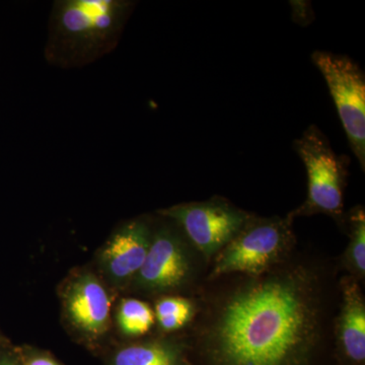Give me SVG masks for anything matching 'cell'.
I'll return each instance as SVG.
<instances>
[{"label":"cell","instance_id":"obj_1","mask_svg":"<svg viewBox=\"0 0 365 365\" xmlns=\"http://www.w3.org/2000/svg\"><path fill=\"white\" fill-rule=\"evenodd\" d=\"M337 259L299 250L257 276L205 281L194 323L213 365H297L333 339Z\"/></svg>","mask_w":365,"mask_h":365},{"label":"cell","instance_id":"obj_2","mask_svg":"<svg viewBox=\"0 0 365 365\" xmlns=\"http://www.w3.org/2000/svg\"><path fill=\"white\" fill-rule=\"evenodd\" d=\"M135 2L57 0L48 25L44 58L60 69L81 68L116 49Z\"/></svg>","mask_w":365,"mask_h":365},{"label":"cell","instance_id":"obj_3","mask_svg":"<svg viewBox=\"0 0 365 365\" xmlns=\"http://www.w3.org/2000/svg\"><path fill=\"white\" fill-rule=\"evenodd\" d=\"M294 218L252 215L211 261L206 281L232 274L257 276L288 260L297 249Z\"/></svg>","mask_w":365,"mask_h":365},{"label":"cell","instance_id":"obj_4","mask_svg":"<svg viewBox=\"0 0 365 365\" xmlns=\"http://www.w3.org/2000/svg\"><path fill=\"white\" fill-rule=\"evenodd\" d=\"M295 153L306 167V201L289 213L292 217L325 215L338 225L344 217V191L348 176V158L338 155L330 141L316 125H311L294 140Z\"/></svg>","mask_w":365,"mask_h":365},{"label":"cell","instance_id":"obj_5","mask_svg":"<svg viewBox=\"0 0 365 365\" xmlns=\"http://www.w3.org/2000/svg\"><path fill=\"white\" fill-rule=\"evenodd\" d=\"M170 225L153 230L145 261L136 274L138 284L148 292L181 289L196 282L203 271L208 274L209 265L203 257L177 223L170 220Z\"/></svg>","mask_w":365,"mask_h":365},{"label":"cell","instance_id":"obj_6","mask_svg":"<svg viewBox=\"0 0 365 365\" xmlns=\"http://www.w3.org/2000/svg\"><path fill=\"white\" fill-rule=\"evenodd\" d=\"M158 213L177 223L209 267L216 255L241 232L253 215L220 196L201 202L178 204L160 209Z\"/></svg>","mask_w":365,"mask_h":365},{"label":"cell","instance_id":"obj_7","mask_svg":"<svg viewBox=\"0 0 365 365\" xmlns=\"http://www.w3.org/2000/svg\"><path fill=\"white\" fill-rule=\"evenodd\" d=\"M337 108L350 148L365 170V76L346 55L326 51L312 54Z\"/></svg>","mask_w":365,"mask_h":365},{"label":"cell","instance_id":"obj_8","mask_svg":"<svg viewBox=\"0 0 365 365\" xmlns=\"http://www.w3.org/2000/svg\"><path fill=\"white\" fill-rule=\"evenodd\" d=\"M364 283L351 276L339 277V299L334 319L333 339L353 364L365 359V297Z\"/></svg>","mask_w":365,"mask_h":365},{"label":"cell","instance_id":"obj_9","mask_svg":"<svg viewBox=\"0 0 365 365\" xmlns=\"http://www.w3.org/2000/svg\"><path fill=\"white\" fill-rule=\"evenodd\" d=\"M150 223L133 220L125 225L106 247L103 260L118 279L135 275L143 267L151 241Z\"/></svg>","mask_w":365,"mask_h":365},{"label":"cell","instance_id":"obj_10","mask_svg":"<svg viewBox=\"0 0 365 365\" xmlns=\"http://www.w3.org/2000/svg\"><path fill=\"white\" fill-rule=\"evenodd\" d=\"M67 307L74 324L86 332H102L109 319V297L104 287L88 276L71 288Z\"/></svg>","mask_w":365,"mask_h":365},{"label":"cell","instance_id":"obj_11","mask_svg":"<svg viewBox=\"0 0 365 365\" xmlns=\"http://www.w3.org/2000/svg\"><path fill=\"white\" fill-rule=\"evenodd\" d=\"M339 227L348 235L344 253L337 259L340 272L364 283L365 279V212L364 206H355L345 212Z\"/></svg>","mask_w":365,"mask_h":365},{"label":"cell","instance_id":"obj_12","mask_svg":"<svg viewBox=\"0 0 365 365\" xmlns=\"http://www.w3.org/2000/svg\"><path fill=\"white\" fill-rule=\"evenodd\" d=\"M115 365H181V353L176 345L155 341L125 348L118 353Z\"/></svg>","mask_w":365,"mask_h":365},{"label":"cell","instance_id":"obj_13","mask_svg":"<svg viewBox=\"0 0 365 365\" xmlns=\"http://www.w3.org/2000/svg\"><path fill=\"white\" fill-rule=\"evenodd\" d=\"M196 300L185 297H165L155 304V317L165 332H176L193 323Z\"/></svg>","mask_w":365,"mask_h":365},{"label":"cell","instance_id":"obj_14","mask_svg":"<svg viewBox=\"0 0 365 365\" xmlns=\"http://www.w3.org/2000/svg\"><path fill=\"white\" fill-rule=\"evenodd\" d=\"M118 321L126 335L141 336L150 332L155 325V312L141 300L125 299L120 306Z\"/></svg>","mask_w":365,"mask_h":365},{"label":"cell","instance_id":"obj_15","mask_svg":"<svg viewBox=\"0 0 365 365\" xmlns=\"http://www.w3.org/2000/svg\"><path fill=\"white\" fill-rule=\"evenodd\" d=\"M28 365H58L55 364L51 359H44V357H40V359H35L31 360Z\"/></svg>","mask_w":365,"mask_h":365},{"label":"cell","instance_id":"obj_16","mask_svg":"<svg viewBox=\"0 0 365 365\" xmlns=\"http://www.w3.org/2000/svg\"><path fill=\"white\" fill-rule=\"evenodd\" d=\"M1 365H13V364H1Z\"/></svg>","mask_w":365,"mask_h":365}]
</instances>
